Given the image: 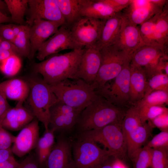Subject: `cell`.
<instances>
[{
    "mask_svg": "<svg viewBox=\"0 0 168 168\" xmlns=\"http://www.w3.org/2000/svg\"><path fill=\"white\" fill-rule=\"evenodd\" d=\"M126 111L97 94L91 103L80 113L75 127L80 133L112 123H122Z\"/></svg>",
    "mask_w": 168,
    "mask_h": 168,
    "instance_id": "6da1fadb",
    "label": "cell"
},
{
    "mask_svg": "<svg viewBox=\"0 0 168 168\" xmlns=\"http://www.w3.org/2000/svg\"><path fill=\"white\" fill-rule=\"evenodd\" d=\"M85 49H78L63 54H54L47 59L33 65L34 73L52 85L68 78H77L76 74Z\"/></svg>",
    "mask_w": 168,
    "mask_h": 168,
    "instance_id": "7a4b0ae2",
    "label": "cell"
},
{
    "mask_svg": "<svg viewBox=\"0 0 168 168\" xmlns=\"http://www.w3.org/2000/svg\"><path fill=\"white\" fill-rule=\"evenodd\" d=\"M29 77L26 80L30 86L27 97L29 109L34 116L43 124L45 130L49 129L50 110L58 101L50 86L37 74Z\"/></svg>",
    "mask_w": 168,
    "mask_h": 168,
    "instance_id": "3957f363",
    "label": "cell"
},
{
    "mask_svg": "<svg viewBox=\"0 0 168 168\" xmlns=\"http://www.w3.org/2000/svg\"><path fill=\"white\" fill-rule=\"evenodd\" d=\"M49 85L58 101L81 111L97 95L91 85L78 78L67 79Z\"/></svg>",
    "mask_w": 168,
    "mask_h": 168,
    "instance_id": "277c9868",
    "label": "cell"
},
{
    "mask_svg": "<svg viewBox=\"0 0 168 168\" xmlns=\"http://www.w3.org/2000/svg\"><path fill=\"white\" fill-rule=\"evenodd\" d=\"M121 124L122 123H112L99 129L80 133L78 138L100 143L115 158L124 160L128 154L126 142Z\"/></svg>",
    "mask_w": 168,
    "mask_h": 168,
    "instance_id": "5b68a950",
    "label": "cell"
},
{
    "mask_svg": "<svg viewBox=\"0 0 168 168\" xmlns=\"http://www.w3.org/2000/svg\"><path fill=\"white\" fill-rule=\"evenodd\" d=\"M100 51L101 58L100 68L96 79L91 85L95 91L115 78L130 62L131 59V56L114 44L105 47Z\"/></svg>",
    "mask_w": 168,
    "mask_h": 168,
    "instance_id": "8992f818",
    "label": "cell"
},
{
    "mask_svg": "<svg viewBox=\"0 0 168 168\" xmlns=\"http://www.w3.org/2000/svg\"><path fill=\"white\" fill-rule=\"evenodd\" d=\"M72 147L74 168H98L112 156L108 150L87 138H78Z\"/></svg>",
    "mask_w": 168,
    "mask_h": 168,
    "instance_id": "52a82bcc",
    "label": "cell"
},
{
    "mask_svg": "<svg viewBox=\"0 0 168 168\" xmlns=\"http://www.w3.org/2000/svg\"><path fill=\"white\" fill-rule=\"evenodd\" d=\"M130 74V62L115 78L96 92L113 104L124 108L129 104Z\"/></svg>",
    "mask_w": 168,
    "mask_h": 168,
    "instance_id": "ba28073f",
    "label": "cell"
},
{
    "mask_svg": "<svg viewBox=\"0 0 168 168\" xmlns=\"http://www.w3.org/2000/svg\"><path fill=\"white\" fill-rule=\"evenodd\" d=\"M105 20L81 17L70 28L74 42L80 48L94 46Z\"/></svg>",
    "mask_w": 168,
    "mask_h": 168,
    "instance_id": "9c48e42d",
    "label": "cell"
},
{
    "mask_svg": "<svg viewBox=\"0 0 168 168\" xmlns=\"http://www.w3.org/2000/svg\"><path fill=\"white\" fill-rule=\"evenodd\" d=\"M78 49H82L73 41L70 29L66 26H63L40 46L37 51L36 58L42 61L46 57L61 51Z\"/></svg>",
    "mask_w": 168,
    "mask_h": 168,
    "instance_id": "30bf717a",
    "label": "cell"
},
{
    "mask_svg": "<svg viewBox=\"0 0 168 168\" xmlns=\"http://www.w3.org/2000/svg\"><path fill=\"white\" fill-rule=\"evenodd\" d=\"M27 25L37 19L55 21L66 26L65 20L55 0H28Z\"/></svg>",
    "mask_w": 168,
    "mask_h": 168,
    "instance_id": "8fae6325",
    "label": "cell"
},
{
    "mask_svg": "<svg viewBox=\"0 0 168 168\" xmlns=\"http://www.w3.org/2000/svg\"><path fill=\"white\" fill-rule=\"evenodd\" d=\"M82 111L58 100L50 109L49 125L55 132H69L75 127Z\"/></svg>",
    "mask_w": 168,
    "mask_h": 168,
    "instance_id": "7c38bea8",
    "label": "cell"
},
{
    "mask_svg": "<svg viewBox=\"0 0 168 168\" xmlns=\"http://www.w3.org/2000/svg\"><path fill=\"white\" fill-rule=\"evenodd\" d=\"M167 47L144 44L132 54L130 65L143 68L146 73L151 72L154 70L160 58L168 56Z\"/></svg>",
    "mask_w": 168,
    "mask_h": 168,
    "instance_id": "4fadbf2b",
    "label": "cell"
},
{
    "mask_svg": "<svg viewBox=\"0 0 168 168\" xmlns=\"http://www.w3.org/2000/svg\"><path fill=\"white\" fill-rule=\"evenodd\" d=\"M122 22L119 35L113 44L132 56L138 48L145 44L141 37L139 28L121 14Z\"/></svg>",
    "mask_w": 168,
    "mask_h": 168,
    "instance_id": "5bb4252c",
    "label": "cell"
},
{
    "mask_svg": "<svg viewBox=\"0 0 168 168\" xmlns=\"http://www.w3.org/2000/svg\"><path fill=\"white\" fill-rule=\"evenodd\" d=\"M72 147L69 139L59 136L45 162L46 168H74Z\"/></svg>",
    "mask_w": 168,
    "mask_h": 168,
    "instance_id": "9a60e30c",
    "label": "cell"
},
{
    "mask_svg": "<svg viewBox=\"0 0 168 168\" xmlns=\"http://www.w3.org/2000/svg\"><path fill=\"white\" fill-rule=\"evenodd\" d=\"M61 26L58 22L43 19H37L34 21L31 26H29L31 47L29 59L33 58L42 44Z\"/></svg>",
    "mask_w": 168,
    "mask_h": 168,
    "instance_id": "2e32d148",
    "label": "cell"
},
{
    "mask_svg": "<svg viewBox=\"0 0 168 168\" xmlns=\"http://www.w3.org/2000/svg\"><path fill=\"white\" fill-rule=\"evenodd\" d=\"M38 120H33L21 129L11 147L13 153L21 157L36 147L39 138Z\"/></svg>",
    "mask_w": 168,
    "mask_h": 168,
    "instance_id": "e0dca14e",
    "label": "cell"
},
{
    "mask_svg": "<svg viewBox=\"0 0 168 168\" xmlns=\"http://www.w3.org/2000/svg\"><path fill=\"white\" fill-rule=\"evenodd\" d=\"M101 62L100 54L99 49L95 46L86 48L78 65L76 78L81 79L91 85L96 77Z\"/></svg>",
    "mask_w": 168,
    "mask_h": 168,
    "instance_id": "ac0fdd59",
    "label": "cell"
},
{
    "mask_svg": "<svg viewBox=\"0 0 168 168\" xmlns=\"http://www.w3.org/2000/svg\"><path fill=\"white\" fill-rule=\"evenodd\" d=\"M164 7L156 5L150 0H131L130 5L125 8L126 11L123 14L137 26L161 12Z\"/></svg>",
    "mask_w": 168,
    "mask_h": 168,
    "instance_id": "d6986e66",
    "label": "cell"
},
{
    "mask_svg": "<svg viewBox=\"0 0 168 168\" xmlns=\"http://www.w3.org/2000/svg\"><path fill=\"white\" fill-rule=\"evenodd\" d=\"M79 3L81 17L106 20L117 13L101 0H79Z\"/></svg>",
    "mask_w": 168,
    "mask_h": 168,
    "instance_id": "ffe728a7",
    "label": "cell"
},
{
    "mask_svg": "<svg viewBox=\"0 0 168 168\" xmlns=\"http://www.w3.org/2000/svg\"><path fill=\"white\" fill-rule=\"evenodd\" d=\"M130 66L129 104L133 105L145 96L147 79L143 68L130 65Z\"/></svg>",
    "mask_w": 168,
    "mask_h": 168,
    "instance_id": "44dd1931",
    "label": "cell"
},
{
    "mask_svg": "<svg viewBox=\"0 0 168 168\" xmlns=\"http://www.w3.org/2000/svg\"><path fill=\"white\" fill-rule=\"evenodd\" d=\"M122 22L121 15L119 13L105 20L99 39L94 46L100 50L113 44L120 32Z\"/></svg>",
    "mask_w": 168,
    "mask_h": 168,
    "instance_id": "7402d4cb",
    "label": "cell"
},
{
    "mask_svg": "<svg viewBox=\"0 0 168 168\" xmlns=\"http://www.w3.org/2000/svg\"><path fill=\"white\" fill-rule=\"evenodd\" d=\"M0 89L7 99L24 102L28 97L30 86L26 80L14 78L0 83Z\"/></svg>",
    "mask_w": 168,
    "mask_h": 168,
    "instance_id": "603a6c76",
    "label": "cell"
},
{
    "mask_svg": "<svg viewBox=\"0 0 168 168\" xmlns=\"http://www.w3.org/2000/svg\"><path fill=\"white\" fill-rule=\"evenodd\" d=\"M152 128L146 122L132 132L126 139L127 154L129 157L142 147L150 136Z\"/></svg>",
    "mask_w": 168,
    "mask_h": 168,
    "instance_id": "cb8c5ba5",
    "label": "cell"
},
{
    "mask_svg": "<svg viewBox=\"0 0 168 168\" xmlns=\"http://www.w3.org/2000/svg\"><path fill=\"white\" fill-rule=\"evenodd\" d=\"M65 20L66 26L70 28L81 16L79 0H55Z\"/></svg>",
    "mask_w": 168,
    "mask_h": 168,
    "instance_id": "d4e9b609",
    "label": "cell"
},
{
    "mask_svg": "<svg viewBox=\"0 0 168 168\" xmlns=\"http://www.w3.org/2000/svg\"><path fill=\"white\" fill-rule=\"evenodd\" d=\"M155 44L167 47L168 42V9L167 3L159 13L154 33Z\"/></svg>",
    "mask_w": 168,
    "mask_h": 168,
    "instance_id": "484cf974",
    "label": "cell"
},
{
    "mask_svg": "<svg viewBox=\"0 0 168 168\" xmlns=\"http://www.w3.org/2000/svg\"><path fill=\"white\" fill-rule=\"evenodd\" d=\"M54 131L45 130L43 136L40 138L36 147L37 160L40 166L45 164L47 157L54 145Z\"/></svg>",
    "mask_w": 168,
    "mask_h": 168,
    "instance_id": "4316f807",
    "label": "cell"
},
{
    "mask_svg": "<svg viewBox=\"0 0 168 168\" xmlns=\"http://www.w3.org/2000/svg\"><path fill=\"white\" fill-rule=\"evenodd\" d=\"M11 16V22L26 25L24 16L28 8V0H4Z\"/></svg>",
    "mask_w": 168,
    "mask_h": 168,
    "instance_id": "83f0119b",
    "label": "cell"
},
{
    "mask_svg": "<svg viewBox=\"0 0 168 168\" xmlns=\"http://www.w3.org/2000/svg\"><path fill=\"white\" fill-rule=\"evenodd\" d=\"M142 123L138 109L135 106L131 105L126 110L121 124L126 142L128 135Z\"/></svg>",
    "mask_w": 168,
    "mask_h": 168,
    "instance_id": "f1b7e54d",
    "label": "cell"
},
{
    "mask_svg": "<svg viewBox=\"0 0 168 168\" xmlns=\"http://www.w3.org/2000/svg\"><path fill=\"white\" fill-rule=\"evenodd\" d=\"M168 104V92L163 91H153L146 95L133 105L137 108L144 106H165Z\"/></svg>",
    "mask_w": 168,
    "mask_h": 168,
    "instance_id": "f546056e",
    "label": "cell"
},
{
    "mask_svg": "<svg viewBox=\"0 0 168 168\" xmlns=\"http://www.w3.org/2000/svg\"><path fill=\"white\" fill-rule=\"evenodd\" d=\"M146 77L147 88L145 96L154 91L168 92V75L161 73L154 72L146 75Z\"/></svg>",
    "mask_w": 168,
    "mask_h": 168,
    "instance_id": "4dcf8cb0",
    "label": "cell"
},
{
    "mask_svg": "<svg viewBox=\"0 0 168 168\" xmlns=\"http://www.w3.org/2000/svg\"><path fill=\"white\" fill-rule=\"evenodd\" d=\"M29 26H24L22 30L16 36L12 43L17 48L20 56L29 59L30 51V43L29 37Z\"/></svg>",
    "mask_w": 168,
    "mask_h": 168,
    "instance_id": "1f68e13d",
    "label": "cell"
},
{
    "mask_svg": "<svg viewBox=\"0 0 168 168\" xmlns=\"http://www.w3.org/2000/svg\"><path fill=\"white\" fill-rule=\"evenodd\" d=\"M23 102L18 101L16 106L12 123L20 129L31 122L35 117L31 111L23 105Z\"/></svg>",
    "mask_w": 168,
    "mask_h": 168,
    "instance_id": "d6a6232c",
    "label": "cell"
},
{
    "mask_svg": "<svg viewBox=\"0 0 168 168\" xmlns=\"http://www.w3.org/2000/svg\"><path fill=\"white\" fill-rule=\"evenodd\" d=\"M152 148L145 145L135 151L129 157L134 168H148L150 167Z\"/></svg>",
    "mask_w": 168,
    "mask_h": 168,
    "instance_id": "836d02e7",
    "label": "cell"
},
{
    "mask_svg": "<svg viewBox=\"0 0 168 168\" xmlns=\"http://www.w3.org/2000/svg\"><path fill=\"white\" fill-rule=\"evenodd\" d=\"M159 13L141 24L139 28L141 37L145 44H156L154 41V33L156 23Z\"/></svg>",
    "mask_w": 168,
    "mask_h": 168,
    "instance_id": "e575fe53",
    "label": "cell"
},
{
    "mask_svg": "<svg viewBox=\"0 0 168 168\" xmlns=\"http://www.w3.org/2000/svg\"><path fill=\"white\" fill-rule=\"evenodd\" d=\"M21 66L20 57L13 55L0 62V71L5 76L11 77L16 75Z\"/></svg>",
    "mask_w": 168,
    "mask_h": 168,
    "instance_id": "d590c367",
    "label": "cell"
},
{
    "mask_svg": "<svg viewBox=\"0 0 168 168\" xmlns=\"http://www.w3.org/2000/svg\"><path fill=\"white\" fill-rule=\"evenodd\" d=\"M136 108L138 109L143 123L151 120L163 113L168 111V108L165 106H144Z\"/></svg>",
    "mask_w": 168,
    "mask_h": 168,
    "instance_id": "8d00e7d4",
    "label": "cell"
},
{
    "mask_svg": "<svg viewBox=\"0 0 168 168\" xmlns=\"http://www.w3.org/2000/svg\"><path fill=\"white\" fill-rule=\"evenodd\" d=\"M168 150L152 148L150 166L151 168H168Z\"/></svg>",
    "mask_w": 168,
    "mask_h": 168,
    "instance_id": "74e56055",
    "label": "cell"
},
{
    "mask_svg": "<svg viewBox=\"0 0 168 168\" xmlns=\"http://www.w3.org/2000/svg\"><path fill=\"white\" fill-rule=\"evenodd\" d=\"M151 148L168 149V131H161L146 145Z\"/></svg>",
    "mask_w": 168,
    "mask_h": 168,
    "instance_id": "f35d334b",
    "label": "cell"
},
{
    "mask_svg": "<svg viewBox=\"0 0 168 168\" xmlns=\"http://www.w3.org/2000/svg\"><path fill=\"white\" fill-rule=\"evenodd\" d=\"M148 121L147 123L152 128H157L161 131H168V111L163 113Z\"/></svg>",
    "mask_w": 168,
    "mask_h": 168,
    "instance_id": "ab89813d",
    "label": "cell"
},
{
    "mask_svg": "<svg viewBox=\"0 0 168 168\" xmlns=\"http://www.w3.org/2000/svg\"><path fill=\"white\" fill-rule=\"evenodd\" d=\"M3 119L0 120V149H7L11 147L16 137L2 127V122Z\"/></svg>",
    "mask_w": 168,
    "mask_h": 168,
    "instance_id": "60d3db41",
    "label": "cell"
},
{
    "mask_svg": "<svg viewBox=\"0 0 168 168\" xmlns=\"http://www.w3.org/2000/svg\"><path fill=\"white\" fill-rule=\"evenodd\" d=\"M101 0L111 7L117 13L127 7L131 2V0Z\"/></svg>",
    "mask_w": 168,
    "mask_h": 168,
    "instance_id": "b9f144b4",
    "label": "cell"
},
{
    "mask_svg": "<svg viewBox=\"0 0 168 168\" xmlns=\"http://www.w3.org/2000/svg\"><path fill=\"white\" fill-rule=\"evenodd\" d=\"M0 36L12 43L15 36L12 28L11 24H0Z\"/></svg>",
    "mask_w": 168,
    "mask_h": 168,
    "instance_id": "7bdbcfd3",
    "label": "cell"
},
{
    "mask_svg": "<svg viewBox=\"0 0 168 168\" xmlns=\"http://www.w3.org/2000/svg\"><path fill=\"white\" fill-rule=\"evenodd\" d=\"M40 166L37 159L30 155L19 162L17 168H40Z\"/></svg>",
    "mask_w": 168,
    "mask_h": 168,
    "instance_id": "ee69618b",
    "label": "cell"
},
{
    "mask_svg": "<svg viewBox=\"0 0 168 168\" xmlns=\"http://www.w3.org/2000/svg\"><path fill=\"white\" fill-rule=\"evenodd\" d=\"M7 99L3 93L0 89V120L4 119L8 111L11 108Z\"/></svg>",
    "mask_w": 168,
    "mask_h": 168,
    "instance_id": "f6af8a7d",
    "label": "cell"
},
{
    "mask_svg": "<svg viewBox=\"0 0 168 168\" xmlns=\"http://www.w3.org/2000/svg\"><path fill=\"white\" fill-rule=\"evenodd\" d=\"M19 163L12 156L8 160L0 162V168H17Z\"/></svg>",
    "mask_w": 168,
    "mask_h": 168,
    "instance_id": "bcb514c9",
    "label": "cell"
},
{
    "mask_svg": "<svg viewBox=\"0 0 168 168\" xmlns=\"http://www.w3.org/2000/svg\"><path fill=\"white\" fill-rule=\"evenodd\" d=\"M11 147L7 149H0V162L5 161L13 156Z\"/></svg>",
    "mask_w": 168,
    "mask_h": 168,
    "instance_id": "7dc6e473",
    "label": "cell"
},
{
    "mask_svg": "<svg viewBox=\"0 0 168 168\" xmlns=\"http://www.w3.org/2000/svg\"><path fill=\"white\" fill-rule=\"evenodd\" d=\"M113 168H128L127 165L122 160L114 158L113 162Z\"/></svg>",
    "mask_w": 168,
    "mask_h": 168,
    "instance_id": "c3c4849f",
    "label": "cell"
},
{
    "mask_svg": "<svg viewBox=\"0 0 168 168\" xmlns=\"http://www.w3.org/2000/svg\"><path fill=\"white\" fill-rule=\"evenodd\" d=\"M114 158L113 156L110 157L98 168H113V162Z\"/></svg>",
    "mask_w": 168,
    "mask_h": 168,
    "instance_id": "681fc988",
    "label": "cell"
},
{
    "mask_svg": "<svg viewBox=\"0 0 168 168\" xmlns=\"http://www.w3.org/2000/svg\"><path fill=\"white\" fill-rule=\"evenodd\" d=\"M12 28L15 37L22 30L25 25L11 24Z\"/></svg>",
    "mask_w": 168,
    "mask_h": 168,
    "instance_id": "f907efd6",
    "label": "cell"
},
{
    "mask_svg": "<svg viewBox=\"0 0 168 168\" xmlns=\"http://www.w3.org/2000/svg\"><path fill=\"white\" fill-rule=\"evenodd\" d=\"M11 22V17L7 16L0 12V24Z\"/></svg>",
    "mask_w": 168,
    "mask_h": 168,
    "instance_id": "816d5d0a",
    "label": "cell"
},
{
    "mask_svg": "<svg viewBox=\"0 0 168 168\" xmlns=\"http://www.w3.org/2000/svg\"><path fill=\"white\" fill-rule=\"evenodd\" d=\"M7 8V5L4 1L0 0V11L2 12V10L5 8Z\"/></svg>",
    "mask_w": 168,
    "mask_h": 168,
    "instance_id": "f5cc1de1",
    "label": "cell"
},
{
    "mask_svg": "<svg viewBox=\"0 0 168 168\" xmlns=\"http://www.w3.org/2000/svg\"><path fill=\"white\" fill-rule=\"evenodd\" d=\"M2 60V57L1 53L0 51V62Z\"/></svg>",
    "mask_w": 168,
    "mask_h": 168,
    "instance_id": "db71d44e",
    "label": "cell"
},
{
    "mask_svg": "<svg viewBox=\"0 0 168 168\" xmlns=\"http://www.w3.org/2000/svg\"><path fill=\"white\" fill-rule=\"evenodd\" d=\"M0 12H1V11H0Z\"/></svg>",
    "mask_w": 168,
    "mask_h": 168,
    "instance_id": "11a10c76",
    "label": "cell"
}]
</instances>
